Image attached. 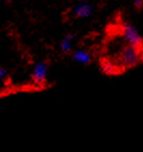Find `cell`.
<instances>
[{
  "label": "cell",
  "mask_w": 143,
  "mask_h": 152,
  "mask_svg": "<svg viewBox=\"0 0 143 152\" xmlns=\"http://www.w3.org/2000/svg\"><path fill=\"white\" fill-rule=\"evenodd\" d=\"M123 36L124 39L128 44L134 45V47H140L142 43V39H141L140 35L138 30L136 29V27L132 26L131 24H125L123 27Z\"/></svg>",
  "instance_id": "obj_2"
},
{
  "label": "cell",
  "mask_w": 143,
  "mask_h": 152,
  "mask_svg": "<svg viewBox=\"0 0 143 152\" xmlns=\"http://www.w3.org/2000/svg\"><path fill=\"white\" fill-rule=\"evenodd\" d=\"M134 3L137 9H141L143 7V0H134Z\"/></svg>",
  "instance_id": "obj_8"
},
{
  "label": "cell",
  "mask_w": 143,
  "mask_h": 152,
  "mask_svg": "<svg viewBox=\"0 0 143 152\" xmlns=\"http://www.w3.org/2000/svg\"><path fill=\"white\" fill-rule=\"evenodd\" d=\"M7 77V71L3 68H0V80H3Z\"/></svg>",
  "instance_id": "obj_9"
},
{
  "label": "cell",
  "mask_w": 143,
  "mask_h": 152,
  "mask_svg": "<svg viewBox=\"0 0 143 152\" xmlns=\"http://www.w3.org/2000/svg\"><path fill=\"white\" fill-rule=\"evenodd\" d=\"M72 58L80 64H89L91 61V55L88 52L84 50H76L75 52L73 53Z\"/></svg>",
  "instance_id": "obj_5"
},
{
  "label": "cell",
  "mask_w": 143,
  "mask_h": 152,
  "mask_svg": "<svg viewBox=\"0 0 143 152\" xmlns=\"http://www.w3.org/2000/svg\"><path fill=\"white\" fill-rule=\"evenodd\" d=\"M6 2H11V0H4Z\"/></svg>",
  "instance_id": "obj_11"
},
{
  "label": "cell",
  "mask_w": 143,
  "mask_h": 152,
  "mask_svg": "<svg viewBox=\"0 0 143 152\" xmlns=\"http://www.w3.org/2000/svg\"><path fill=\"white\" fill-rule=\"evenodd\" d=\"M47 75V65L43 61L38 63L36 65L33 70H32V80L37 83V84H42L45 79H46Z\"/></svg>",
  "instance_id": "obj_3"
},
{
  "label": "cell",
  "mask_w": 143,
  "mask_h": 152,
  "mask_svg": "<svg viewBox=\"0 0 143 152\" xmlns=\"http://www.w3.org/2000/svg\"><path fill=\"white\" fill-rule=\"evenodd\" d=\"M140 58L141 52L139 51V48L128 44L120 51L116 57V63H114V64L116 65V67H134L139 63Z\"/></svg>",
  "instance_id": "obj_1"
},
{
  "label": "cell",
  "mask_w": 143,
  "mask_h": 152,
  "mask_svg": "<svg viewBox=\"0 0 143 152\" xmlns=\"http://www.w3.org/2000/svg\"><path fill=\"white\" fill-rule=\"evenodd\" d=\"M94 12V8L91 4L87 2H80L78 3L72 10V13L75 18H89Z\"/></svg>",
  "instance_id": "obj_4"
},
{
  "label": "cell",
  "mask_w": 143,
  "mask_h": 152,
  "mask_svg": "<svg viewBox=\"0 0 143 152\" xmlns=\"http://www.w3.org/2000/svg\"><path fill=\"white\" fill-rule=\"evenodd\" d=\"M74 38L73 35H67L60 42V49L64 53H69L72 49V40Z\"/></svg>",
  "instance_id": "obj_6"
},
{
  "label": "cell",
  "mask_w": 143,
  "mask_h": 152,
  "mask_svg": "<svg viewBox=\"0 0 143 152\" xmlns=\"http://www.w3.org/2000/svg\"><path fill=\"white\" fill-rule=\"evenodd\" d=\"M102 68H103V71H105V73H108V75H113V73H115L117 71V67L113 63H111V61L103 63Z\"/></svg>",
  "instance_id": "obj_7"
},
{
  "label": "cell",
  "mask_w": 143,
  "mask_h": 152,
  "mask_svg": "<svg viewBox=\"0 0 143 152\" xmlns=\"http://www.w3.org/2000/svg\"><path fill=\"white\" fill-rule=\"evenodd\" d=\"M141 58H142V59H143V50H142V51H141Z\"/></svg>",
  "instance_id": "obj_10"
}]
</instances>
